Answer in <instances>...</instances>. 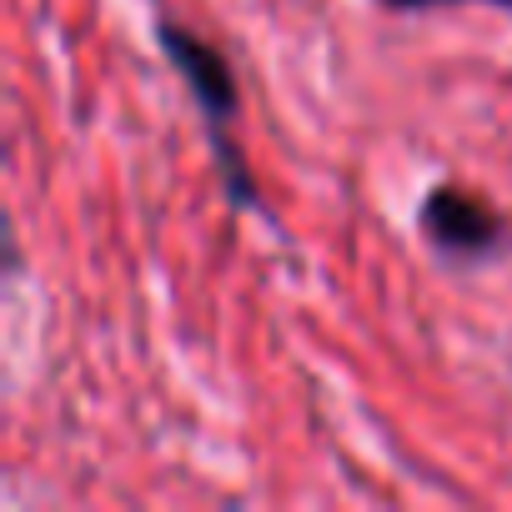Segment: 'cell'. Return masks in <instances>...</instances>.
<instances>
[{
  "label": "cell",
  "mask_w": 512,
  "mask_h": 512,
  "mask_svg": "<svg viewBox=\"0 0 512 512\" xmlns=\"http://www.w3.org/2000/svg\"><path fill=\"white\" fill-rule=\"evenodd\" d=\"M156 41H161V51L171 56L176 76L186 81V91L196 96L201 116L211 121V141H216V161H221V171H226L231 201L251 206V201H256L251 171H246V161L236 156V146H231L226 131H221V126L236 116V76H231V66L221 61V51H216L211 41H201L196 31H186V26H176V21H161V26H156Z\"/></svg>",
  "instance_id": "cell-1"
},
{
  "label": "cell",
  "mask_w": 512,
  "mask_h": 512,
  "mask_svg": "<svg viewBox=\"0 0 512 512\" xmlns=\"http://www.w3.org/2000/svg\"><path fill=\"white\" fill-rule=\"evenodd\" d=\"M422 231L427 241L452 256V262H487L507 246V221L487 196H472L462 186H432L422 201Z\"/></svg>",
  "instance_id": "cell-2"
},
{
  "label": "cell",
  "mask_w": 512,
  "mask_h": 512,
  "mask_svg": "<svg viewBox=\"0 0 512 512\" xmlns=\"http://www.w3.org/2000/svg\"><path fill=\"white\" fill-rule=\"evenodd\" d=\"M387 11H432V6H462V0H382ZM482 6H502L512 11V0H482Z\"/></svg>",
  "instance_id": "cell-3"
}]
</instances>
